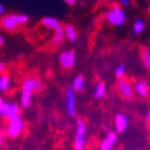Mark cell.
Segmentation results:
<instances>
[{"label":"cell","instance_id":"1","mask_svg":"<svg viewBox=\"0 0 150 150\" xmlns=\"http://www.w3.org/2000/svg\"><path fill=\"white\" fill-rule=\"evenodd\" d=\"M42 86V83L35 78H28L23 83V91H22V107L28 108L31 103V96L33 93Z\"/></svg>","mask_w":150,"mask_h":150},{"label":"cell","instance_id":"2","mask_svg":"<svg viewBox=\"0 0 150 150\" xmlns=\"http://www.w3.org/2000/svg\"><path fill=\"white\" fill-rule=\"evenodd\" d=\"M29 17L27 15H8L3 17L1 24L3 27L7 30H16L18 25L27 23Z\"/></svg>","mask_w":150,"mask_h":150},{"label":"cell","instance_id":"3","mask_svg":"<svg viewBox=\"0 0 150 150\" xmlns=\"http://www.w3.org/2000/svg\"><path fill=\"white\" fill-rule=\"evenodd\" d=\"M0 114L7 120H12L19 117V106L15 102H5L0 101Z\"/></svg>","mask_w":150,"mask_h":150},{"label":"cell","instance_id":"4","mask_svg":"<svg viewBox=\"0 0 150 150\" xmlns=\"http://www.w3.org/2000/svg\"><path fill=\"white\" fill-rule=\"evenodd\" d=\"M24 130H25V124H24V121L19 117L12 119V120H8L6 133L11 138H17V137H19Z\"/></svg>","mask_w":150,"mask_h":150},{"label":"cell","instance_id":"5","mask_svg":"<svg viewBox=\"0 0 150 150\" xmlns=\"http://www.w3.org/2000/svg\"><path fill=\"white\" fill-rule=\"evenodd\" d=\"M85 134L86 125L83 120H77L76 138H74V150H85Z\"/></svg>","mask_w":150,"mask_h":150},{"label":"cell","instance_id":"6","mask_svg":"<svg viewBox=\"0 0 150 150\" xmlns=\"http://www.w3.org/2000/svg\"><path fill=\"white\" fill-rule=\"evenodd\" d=\"M106 18H107V21H108L110 24L119 27V25H122V24L125 23L126 16H125V12H124L119 6H114V7L107 13Z\"/></svg>","mask_w":150,"mask_h":150},{"label":"cell","instance_id":"7","mask_svg":"<svg viewBox=\"0 0 150 150\" xmlns=\"http://www.w3.org/2000/svg\"><path fill=\"white\" fill-rule=\"evenodd\" d=\"M74 88L69 86L66 90V112L70 117H74L77 114L76 109V96H74Z\"/></svg>","mask_w":150,"mask_h":150},{"label":"cell","instance_id":"8","mask_svg":"<svg viewBox=\"0 0 150 150\" xmlns=\"http://www.w3.org/2000/svg\"><path fill=\"white\" fill-rule=\"evenodd\" d=\"M117 139H118L117 133L108 132V134L105 137V139L102 141L101 145H100L98 150H112V149L114 148L115 143H117Z\"/></svg>","mask_w":150,"mask_h":150},{"label":"cell","instance_id":"9","mask_svg":"<svg viewBox=\"0 0 150 150\" xmlns=\"http://www.w3.org/2000/svg\"><path fill=\"white\" fill-rule=\"evenodd\" d=\"M127 126H129L127 117L125 114H122V113L117 114V117L114 119V127H115L117 132H124L125 130L127 129Z\"/></svg>","mask_w":150,"mask_h":150},{"label":"cell","instance_id":"10","mask_svg":"<svg viewBox=\"0 0 150 150\" xmlns=\"http://www.w3.org/2000/svg\"><path fill=\"white\" fill-rule=\"evenodd\" d=\"M74 52L69 51L65 52L60 55V62H61V66L64 69H71L74 65Z\"/></svg>","mask_w":150,"mask_h":150},{"label":"cell","instance_id":"11","mask_svg":"<svg viewBox=\"0 0 150 150\" xmlns=\"http://www.w3.org/2000/svg\"><path fill=\"white\" fill-rule=\"evenodd\" d=\"M118 86H119L120 94H121L125 98H131V97H132V86L130 85L129 82L124 81V79H120Z\"/></svg>","mask_w":150,"mask_h":150},{"label":"cell","instance_id":"12","mask_svg":"<svg viewBox=\"0 0 150 150\" xmlns=\"http://www.w3.org/2000/svg\"><path fill=\"white\" fill-rule=\"evenodd\" d=\"M42 24H43L46 28L52 29V30H54V31L61 27L60 23L58 22V19H55L54 17H45V18L42 19Z\"/></svg>","mask_w":150,"mask_h":150},{"label":"cell","instance_id":"13","mask_svg":"<svg viewBox=\"0 0 150 150\" xmlns=\"http://www.w3.org/2000/svg\"><path fill=\"white\" fill-rule=\"evenodd\" d=\"M94 96L96 98H103L106 96V84L103 82H98L94 90Z\"/></svg>","mask_w":150,"mask_h":150},{"label":"cell","instance_id":"14","mask_svg":"<svg viewBox=\"0 0 150 150\" xmlns=\"http://www.w3.org/2000/svg\"><path fill=\"white\" fill-rule=\"evenodd\" d=\"M134 89L137 91V94H138L139 96H148L149 94V88H148V84L145 82H138L136 85H134Z\"/></svg>","mask_w":150,"mask_h":150},{"label":"cell","instance_id":"15","mask_svg":"<svg viewBox=\"0 0 150 150\" xmlns=\"http://www.w3.org/2000/svg\"><path fill=\"white\" fill-rule=\"evenodd\" d=\"M65 35H66V33H65V29H64V28L60 27L59 29H57V30H55V34H54V36H53V43H54V45L61 43L62 40L65 39Z\"/></svg>","mask_w":150,"mask_h":150},{"label":"cell","instance_id":"16","mask_svg":"<svg viewBox=\"0 0 150 150\" xmlns=\"http://www.w3.org/2000/svg\"><path fill=\"white\" fill-rule=\"evenodd\" d=\"M8 88H10V78L6 74H1V77H0V91L6 93Z\"/></svg>","mask_w":150,"mask_h":150},{"label":"cell","instance_id":"17","mask_svg":"<svg viewBox=\"0 0 150 150\" xmlns=\"http://www.w3.org/2000/svg\"><path fill=\"white\" fill-rule=\"evenodd\" d=\"M65 33H66V36L67 39L72 42H74L77 40V34H76V30H74V28L72 25H65Z\"/></svg>","mask_w":150,"mask_h":150},{"label":"cell","instance_id":"18","mask_svg":"<svg viewBox=\"0 0 150 150\" xmlns=\"http://www.w3.org/2000/svg\"><path fill=\"white\" fill-rule=\"evenodd\" d=\"M144 28H145V24H144V22H143L142 19H137V21L134 22V24H133V33L138 35V34L143 33Z\"/></svg>","mask_w":150,"mask_h":150},{"label":"cell","instance_id":"19","mask_svg":"<svg viewBox=\"0 0 150 150\" xmlns=\"http://www.w3.org/2000/svg\"><path fill=\"white\" fill-rule=\"evenodd\" d=\"M73 88H74V90H77V91H81L83 88H84V78L82 77V76H78V77H76L74 78V81H73Z\"/></svg>","mask_w":150,"mask_h":150},{"label":"cell","instance_id":"20","mask_svg":"<svg viewBox=\"0 0 150 150\" xmlns=\"http://www.w3.org/2000/svg\"><path fill=\"white\" fill-rule=\"evenodd\" d=\"M142 58H143V61H144V65L148 70H150V51L146 48L143 49L142 52Z\"/></svg>","mask_w":150,"mask_h":150},{"label":"cell","instance_id":"21","mask_svg":"<svg viewBox=\"0 0 150 150\" xmlns=\"http://www.w3.org/2000/svg\"><path fill=\"white\" fill-rule=\"evenodd\" d=\"M124 74H125V67H124L122 65H119V66L117 67V70H115V76H117L119 79H121V78L124 77Z\"/></svg>","mask_w":150,"mask_h":150},{"label":"cell","instance_id":"22","mask_svg":"<svg viewBox=\"0 0 150 150\" xmlns=\"http://www.w3.org/2000/svg\"><path fill=\"white\" fill-rule=\"evenodd\" d=\"M64 1H65L67 5H70V6H73L74 4H76V0H64Z\"/></svg>","mask_w":150,"mask_h":150},{"label":"cell","instance_id":"23","mask_svg":"<svg viewBox=\"0 0 150 150\" xmlns=\"http://www.w3.org/2000/svg\"><path fill=\"white\" fill-rule=\"evenodd\" d=\"M4 136H5V133H4V131H1V134H0V144H1V146L4 145Z\"/></svg>","mask_w":150,"mask_h":150},{"label":"cell","instance_id":"24","mask_svg":"<svg viewBox=\"0 0 150 150\" xmlns=\"http://www.w3.org/2000/svg\"><path fill=\"white\" fill-rule=\"evenodd\" d=\"M119 1H120L124 6H129V5H130V0H119Z\"/></svg>","mask_w":150,"mask_h":150},{"label":"cell","instance_id":"25","mask_svg":"<svg viewBox=\"0 0 150 150\" xmlns=\"http://www.w3.org/2000/svg\"><path fill=\"white\" fill-rule=\"evenodd\" d=\"M4 13H5V6L0 5V15H4Z\"/></svg>","mask_w":150,"mask_h":150},{"label":"cell","instance_id":"26","mask_svg":"<svg viewBox=\"0 0 150 150\" xmlns=\"http://www.w3.org/2000/svg\"><path fill=\"white\" fill-rule=\"evenodd\" d=\"M4 45V36H0V46Z\"/></svg>","mask_w":150,"mask_h":150},{"label":"cell","instance_id":"27","mask_svg":"<svg viewBox=\"0 0 150 150\" xmlns=\"http://www.w3.org/2000/svg\"><path fill=\"white\" fill-rule=\"evenodd\" d=\"M146 120H148V122L150 124V109H149V112H148V118H146Z\"/></svg>","mask_w":150,"mask_h":150},{"label":"cell","instance_id":"28","mask_svg":"<svg viewBox=\"0 0 150 150\" xmlns=\"http://www.w3.org/2000/svg\"><path fill=\"white\" fill-rule=\"evenodd\" d=\"M4 69H5V66H4V64L1 62V64H0V70H1V71H4Z\"/></svg>","mask_w":150,"mask_h":150},{"label":"cell","instance_id":"29","mask_svg":"<svg viewBox=\"0 0 150 150\" xmlns=\"http://www.w3.org/2000/svg\"><path fill=\"white\" fill-rule=\"evenodd\" d=\"M148 12H149V16H150V6L148 7Z\"/></svg>","mask_w":150,"mask_h":150},{"label":"cell","instance_id":"30","mask_svg":"<svg viewBox=\"0 0 150 150\" xmlns=\"http://www.w3.org/2000/svg\"><path fill=\"white\" fill-rule=\"evenodd\" d=\"M41 150H42V149H41Z\"/></svg>","mask_w":150,"mask_h":150}]
</instances>
